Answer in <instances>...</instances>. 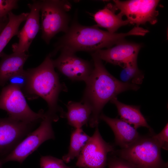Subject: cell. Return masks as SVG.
I'll return each mask as SVG.
<instances>
[{
    "label": "cell",
    "mask_w": 168,
    "mask_h": 168,
    "mask_svg": "<svg viewBox=\"0 0 168 168\" xmlns=\"http://www.w3.org/2000/svg\"><path fill=\"white\" fill-rule=\"evenodd\" d=\"M110 101L116 106L121 119L130 125H133L136 129L141 127H146L151 133H153L152 129L141 113L140 106L124 104L119 101L117 97Z\"/></svg>",
    "instance_id": "cell-17"
},
{
    "label": "cell",
    "mask_w": 168,
    "mask_h": 168,
    "mask_svg": "<svg viewBox=\"0 0 168 168\" xmlns=\"http://www.w3.org/2000/svg\"><path fill=\"white\" fill-rule=\"evenodd\" d=\"M60 51L59 56L53 60L54 68L72 81L85 82L93 70V63L80 58L75 53L68 50Z\"/></svg>",
    "instance_id": "cell-11"
},
{
    "label": "cell",
    "mask_w": 168,
    "mask_h": 168,
    "mask_svg": "<svg viewBox=\"0 0 168 168\" xmlns=\"http://www.w3.org/2000/svg\"><path fill=\"white\" fill-rule=\"evenodd\" d=\"M90 137L82 128H75L71 134L68 152L62 157L64 162L68 163L75 158H77Z\"/></svg>",
    "instance_id": "cell-20"
},
{
    "label": "cell",
    "mask_w": 168,
    "mask_h": 168,
    "mask_svg": "<svg viewBox=\"0 0 168 168\" xmlns=\"http://www.w3.org/2000/svg\"><path fill=\"white\" fill-rule=\"evenodd\" d=\"M114 150V146L102 138L97 126L77 158L76 166L80 168H105L108 154Z\"/></svg>",
    "instance_id": "cell-9"
},
{
    "label": "cell",
    "mask_w": 168,
    "mask_h": 168,
    "mask_svg": "<svg viewBox=\"0 0 168 168\" xmlns=\"http://www.w3.org/2000/svg\"><path fill=\"white\" fill-rule=\"evenodd\" d=\"M18 1L0 0V21L8 19V14L18 7Z\"/></svg>",
    "instance_id": "cell-24"
},
{
    "label": "cell",
    "mask_w": 168,
    "mask_h": 168,
    "mask_svg": "<svg viewBox=\"0 0 168 168\" xmlns=\"http://www.w3.org/2000/svg\"><path fill=\"white\" fill-rule=\"evenodd\" d=\"M111 153L112 155L107 157L108 168H135L125 160Z\"/></svg>",
    "instance_id": "cell-26"
},
{
    "label": "cell",
    "mask_w": 168,
    "mask_h": 168,
    "mask_svg": "<svg viewBox=\"0 0 168 168\" xmlns=\"http://www.w3.org/2000/svg\"><path fill=\"white\" fill-rule=\"evenodd\" d=\"M93 68L85 82L86 86L81 101L89 106L91 113L88 122L91 128L98 126L100 116L105 105L119 93L128 90L136 91L138 85L122 82L106 70L95 52L91 53Z\"/></svg>",
    "instance_id": "cell-1"
},
{
    "label": "cell",
    "mask_w": 168,
    "mask_h": 168,
    "mask_svg": "<svg viewBox=\"0 0 168 168\" xmlns=\"http://www.w3.org/2000/svg\"><path fill=\"white\" fill-rule=\"evenodd\" d=\"M29 80V76L27 70H23L13 75L8 82H10L9 84L18 87L25 92L28 86Z\"/></svg>",
    "instance_id": "cell-22"
},
{
    "label": "cell",
    "mask_w": 168,
    "mask_h": 168,
    "mask_svg": "<svg viewBox=\"0 0 168 168\" xmlns=\"http://www.w3.org/2000/svg\"><path fill=\"white\" fill-rule=\"evenodd\" d=\"M122 68L119 75L120 81L138 86L142 83L144 74L138 67L137 59L126 64Z\"/></svg>",
    "instance_id": "cell-21"
},
{
    "label": "cell",
    "mask_w": 168,
    "mask_h": 168,
    "mask_svg": "<svg viewBox=\"0 0 168 168\" xmlns=\"http://www.w3.org/2000/svg\"><path fill=\"white\" fill-rule=\"evenodd\" d=\"M71 3L65 0L41 1V38L47 44L58 33H66L69 28Z\"/></svg>",
    "instance_id": "cell-5"
},
{
    "label": "cell",
    "mask_w": 168,
    "mask_h": 168,
    "mask_svg": "<svg viewBox=\"0 0 168 168\" xmlns=\"http://www.w3.org/2000/svg\"><path fill=\"white\" fill-rule=\"evenodd\" d=\"M141 45L124 40L114 46L95 52L102 60L122 67L126 64L137 59Z\"/></svg>",
    "instance_id": "cell-13"
},
{
    "label": "cell",
    "mask_w": 168,
    "mask_h": 168,
    "mask_svg": "<svg viewBox=\"0 0 168 168\" xmlns=\"http://www.w3.org/2000/svg\"><path fill=\"white\" fill-rule=\"evenodd\" d=\"M54 68L49 54L39 66L27 69L29 80L25 93L30 99L39 96L44 100L48 106L45 113L57 121L58 114L60 117L64 118L65 113L58 105V96L61 91H67V88L64 84L60 83Z\"/></svg>",
    "instance_id": "cell-3"
},
{
    "label": "cell",
    "mask_w": 168,
    "mask_h": 168,
    "mask_svg": "<svg viewBox=\"0 0 168 168\" xmlns=\"http://www.w3.org/2000/svg\"><path fill=\"white\" fill-rule=\"evenodd\" d=\"M29 55L26 53L13 52L0 54V86H4L13 75L23 70L24 65Z\"/></svg>",
    "instance_id": "cell-15"
},
{
    "label": "cell",
    "mask_w": 168,
    "mask_h": 168,
    "mask_svg": "<svg viewBox=\"0 0 168 168\" xmlns=\"http://www.w3.org/2000/svg\"><path fill=\"white\" fill-rule=\"evenodd\" d=\"M8 21V18L7 19L0 21V33L6 26Z\"/></svg>",
    "instance_id": "cell-27"
},
{
    "label": "cell",
    "mask_w": 168,
    "mask_h": 168,
    "mask_svg": "<svg viewBox=\"0 0 168 168\" xmlns=\"http://www.w3.org/2000/svg\"><path fill=\"white\" fill-rule=\"evenodd\" d=\"M116 11L114 5L109 4L97 12L93 15L96 25L106 29L109 32L115 33L121 27L129 23L127 20H123L119 13L116 14Z\"/></svg>",
    "instance_id": "cell-16"
},
{
    "label": "cell",
    "mask_w": 168,
    "mask_h": 168,
    "mask_svg": "<svg viewBox=\"0 0 168 168\" xmlns=\"http://www.w3.org/2000/svg\"><path fill=\"white\" fill-rule=\"evenodd\" d=\"M99 118L110 128L114 134L115 144L121 148L128 147L141 136L137 129L121 119L110 118L102 113Z\"/></svg>",
    "instance_id": "cell-14"
},
{
    "label": "cell",
    "mask_w": 168,
    "mask_h": 168,
    "mask_svg": "<svg viewBox=\"0 0 168 168\" xmlns=\"http://www.w3.org/2000/svg\"><path fill=\"white\" fill-rule=\"evenodd\" d=\"M111 153L130 163L135 168H167L162 159L161 148L151 134L142 136L128 147L114 150Z\"/></svg>",
    "instance_id": "cell-4"
},
{
    "label": "cell",
    "mask_w": 168,
    "mask_h": 168,
    "mask_svg": "<svg viewBox=\"0 0 168 168\" xmlns=\"http://www.w3.org/2000/svg\"><path fill=\"white\" fill-rule=\"evenodd\" d=\"M114 7L119 13L124 16L129 23L137 26L147 22L153 25L157 21L158 11L156 10L159 2L157 0H114Z\"/></svg>",
    "instance_id": "cell-8"
},
{
    "label": "cell",
    "mask_w": 168,
    "mask_h": 168,
    "mask_svg": "<svg viewBox=\"0 0 168 168\" xmlns=\"http://www.w3.org/2000/svg\"><path fill=\"white\" fill-rule=\"evenodd\" d=\"M41 1L34 0L28 4L30 12L22 29L17 35L18 42L13 44V52L26 53L39 31Z\"/></svg>",
    "instance_id": "cell-12"
},
{
    "label": "cell",
    "mask_w": 168,
    "mask_h": 168,
    "mask_svg": "<svg viewBox=\"0 0 168 168\" xmlns=\"http://www.w3.org/2000/svg\"><path fill=\"white\" fill-rule=\"evenodd\" d=\"M22 91L18 87L9 84L2 90L0 94V109L7 112L9 117L28 123H37L45 116L43 110L38 113L28 106Z\"/></svg>",
    "instance_id": "cell-6"
},
{
    "label": "cell",
    "mask_w": 168,
    "mask_h": 168,
    "mask_svg": "<svg viewBox=\"0 0 168 168\" xmlns=\"http://www.w3.org/2000/svg\"><path fill=\"white\" fill-rule=\"evenodd\" d=\"M151 133L152 138L161 149L167 150L168 149V124L167 123L163 128L157 134Z\"/></svg>",
    "instance_id": "cell-25"
},
{
    "label": "cell",
    "mask_w": 168,
    "mask_h": 168,
    "mask_svg": "<svg viewBox=\"0 0 168 168\" xmlns=\"http://www.w3.org/2000/svg\"><path fill=\"white\" fill-rule=\"evenodd\" d=\"M40 165V168H71L62 159L50 156H41Z\"/></svg>",
    "instance_id": "cell-23"
},
{
    "label": "cell",
    "mask_w": 168,
    "mask_h": 168,
    "mask_svg": "<svg viewBox=\"0 0 168 168\" xmlns=\"http://www.w3.org/2000/svg\"><path fill=\"white\" fill-rule=\"evenodd\" d=\"M68 109L65 112L66 118L69 125L75 128H81L88 123L91 113L90 107L82 102L71 101L66 105Z\"/></svg>",
    "instance_id": "cell-18"
},
{
    "label": "cell",
    "mask_w": 168,
    "mask_h": 168,
    "mask_svg": "<svg viewBox=\"0 0 168 168\" xmlns=\"http://www.w3.org/2000/svg\"><path fill=\"white\" fill-rule=\"evenodd\" d=\"M39 127L30 133L7 155L0 158V168L6 163L15 161L21 164L26 158L43 143L55 138L52 123L53 118L46 114Z\"/></svg>",
    "instance_id": "cell-7"
},
{
    "label": "cell",
    "mask_w": 168,
    "mask_h": 168,
    "mask_svg": "<svg viewBox=\"0 0 168 168\" xmlns=\"http://www.w3.org/2000/svg\"><path fill=\"white\" fill-rule=\"evenodd\" d=\"M37 123H28L10 117L0 118V158L9 154L32 132Z\"/></svg>",
    "instance_id": "cell-10"
},
{
    "label": "cell",
    "mask_w": 168,
    "mask_h": 168,
    "mask_svg": "<svg viewBox=\"0 0 168 168\" xmlns=\"http://www.w3.org/2000/svg\"><path fill=\"white\" fill-rule=\"evenodd\" d=\"M145 33V29L139 26L125 33H111L100 29L96 25L84 26L74 21L68 31L59 39L55 49L50 54L52 57L62 49L75 53L79 51L92 53L110 47L124 40L127 36H143Z\"/></svg>",
    "instance_id": "cell-2"
},
{
    "label": "cell",
    "mask_w": 168,
    "mask_h": 168,
    "mask_svg": "<svg viewBox=\"0 0 168 168\" xmlns=\"http://www.w3.org/2000/svg\"><path fill=\"white\" fill-rule=\"evenodd\" d=\"M29 13H22L18 15L12 12L8 14V21L0 33V54L11 39L17 35L21 23L26 20Z\"/></svg>",
    "instance_id": "cell-19"
}]
</instances>
